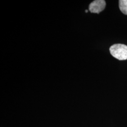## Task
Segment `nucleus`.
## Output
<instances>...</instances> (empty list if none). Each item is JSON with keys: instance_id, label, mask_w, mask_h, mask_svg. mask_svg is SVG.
Wrapping results in <instances>:
<instances>
[{"instance_id": "nucleus-1", "label": "nucleus", "mask_w": 127, "mask_h": 127, "mask_svg": "<svg viewBox=\"0 0 127 127\" xmlns=\"http://www.w3.org/2000/svg\"><path fill=\"white\" fill-rule=\"evenodd\" d=\"M110 52L114 58L119 60L127 59V46L123 44H115L111 46Z\"/></svg>"}, {"instance_id": "nucleus-2", "label": "nucleus", "mask_w": 127, "mask_h": 127, "mask_svg": "<svg viewBox=\"0 0 127 127\" xmlns=\"http://www.w3.org/2000/svg\"><path fill=\"white\" fill-rule=\"evenodd\" d=\"M106 2L104 0H95L89 5V10L91 13H99L104 10Z\"/></svg>"}, {"instance_id": "nucleus-3", "label": "nucleus", "mask_w": 127, "mask_h": 127, "mask_svg": "<svg viewBox=\"0 0 127 127\" xmlns=\"http://www.w3.org/2000/svg\"><path fill=\"white\" fill-rule=\"evenodd\" d=\"M119 5V8L122 13L127 15V0H120Z\"/></svg>"}, {"instance_id": "nucleus-4", "label": "nucleus", "mask_w": 127, "mask_h": 127, "mask_svg": "<svg viewBox=\"0 0 127 127\" xmlns=\"http://www.w3.org/2000/svg\"><path fill=\"white\" fill-rule=\"evenodd\" d=\"M85 12H88V10H85Z\"/></svg>"}]
</instances>
